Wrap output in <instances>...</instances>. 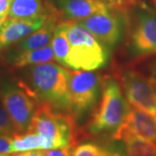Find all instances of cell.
<instances>
[{"instance_id": "7", "label": "cell", "mask_w": 156, "mask_h": 156, "mask_svg": "<svg viewBox=\"0 0 156 156\" xmlns=\"http://www.w3.org/2000/svg\"><path fill=\"white\" fill-rule=\"evenodd\" d=\"M100 89V77L96 73L88 70L70 72L69 112L74 119L83 117L94 108Z\"/></svg>"}, {"instance_id": "20", "label": "cell", "mask_w": 156, "mask_h": 156, "mask_svg": "<svg viewBox=\"0 0 156 156\" xmlns=\"http://www.w3.org/2000/svg\"><path fill=\"white\" fill-rule=\"evenodd\" d=\"M0 134H6L14 137L17 134L11 117L0 100Z\"/></svg>"}, {"instance_id": "26", "label": "cell", "mask_w": 156, "mask_h": 156, "mask_svg": "<svg viewBox=\"0 0 156 156\" xmlns=\"http://www.w3.org/2000/svg\"><path fill=\"white\" fill-rule=\"evenodd\" d=\"M149 78L156 84V59L152 62L149 68Z\"/></svg>"}, {"instance_id": "30", "label": "cell", "mask_w": 156, "mask_h": 156, "mask_svg": "<svg viewBox=\"0 0 156 156\" xmlns=\"http://www.w3.org/2000/svg\"><path fill=\"white\" fill-rule=\"evenodd\" d=\"M154 3H155V5H156V0H154Z\"/></svg>"}, {"instance_id": "14", "label": "cell", "mask_w": 156, "mask_h": 156, "mask_svg": "<svg viewBox=\"0 0 156 156\" xmlns=\"http://www.w3.org/2000/svg\"><path fill=\"white\" fill-rule=\"evenodd\" d=\"M55 60V55L51 46H45L37 50L16 51L10 50L8 61L13 67L22 69L31 65H37Z\"/></svg>"}, {"instance_id": "29", "label": "cell", "mask_w": 156, "mask_h": 156, "mask_svg": "<svg viewBox=\"0 0 156 156\" xmlns=\"http://www.w3.org/2000/svg\"><path fill=\"white\" fill-rule=\"evenodd\" d=\"M5 155V154H0V156H4Z\"/></svg>"}, {"instance_id": "28", "label": "cell", "mask_w": 156, "mask_h": 156, "mask_svg": "<svg viewBox=\"0 0 156 156\" xmlns=\"http://www.w3.org/2000/svg\"><path fill=\"white\" fill-rule=\"evenodd\" d=\"M4 156H17V154H5Z\"/></svg>"}, {"instance_id": "6", "label": "cell", "mask_w": 156, "mask_h": 156, "mask_svg": "<svg viewBox=\"0 0 156 156\" xmlns=\"http://www.w3.org/2000/svg\"><path fill=\"white\" fill-rule=\"evenodd\" d=\"M0 100L11 117L17 134L29 131L38 104L19 85L6 83L0 89Z\"/></svg>"}, {"instance_id": "12", "label": "cell", "mask_w": 156, "mask_h": 156, "mask_svg": "<svg viewBox=\"0 0 156 156\" xmlns=\"http://www.w3.org/2000/svg\"><path fill=\"white\" fill-rule=\"evenodd\" d=\"M62 16L69 21H78L110 8L103 0H56Z\"/></svg>"}, {"instance_id": "25", "label": "cell", "mask_w": 156, "mask_h": 156, "mask_svg": "<svg viewBox=\"0 0 156 156\" xmlns=\"http://www.w3.org/2000/svg\"><path fill=\"white\" fill-rule=\"evenodd\" d=\"M17 156H44V151H26L19 153Z\"/></svg>"}, {"instance_id": "2", "label": "cell", "mask_w": 156, "mask_h": 156, "mask_svg": "<svg viewBox=\"0 0 156 156\" xmlns=\"http://www.w3.org/2000/svg\"><path fill=\"white\" fill-rule=\"evenodd\" d=\"M123 11L129 55L135 59L156 55V9L140 2L134 3Z\"/></svg>"}, {"instance_id": "8", "label": "cell", "mask_w": 156, "mask_h": 156, "mask_svg": "<svg viewBox=\"0 0 156 156\" xmlns=\"http://www.w3.org/2000/svg\"><path fill=\"white\" fill-rule=\"evenodd\" d=\"M120 81L130 106L156 114V84L150 78L133 69H124Z\"/></svg>"}, {"instance_id": "4", "label": "cell", "mask_w": 156, "mask_h": 156, "mask_svg": "<svg viewBox=\"0 0 156 156\" xmlns=\"http://www.w3.org/2000/svg\"><path fill=\"white\" fill-rule=\"evenodd\" d=\"M129 108L121 85L112 77L106 78L101 85L100 103L87 126L88 133L92 135L114 134L124 122Z\"/></svg>"}, {"instance_id": "9", "label": "cell", "mask_w": 156, "mask_h": 156, "mask_svg": "<svg viewBox=\"0 0 156 156\" xmlns=\"http://www.w3.org/2000/svg\"><path fill=\"white\" fill-rule=\"evenodd\" d=\"M76 22L86 28L96 38L108 47L116 46L126 31L125 12H110L109 10L96 13Z\"/></svg>"}, {"instance_id": "15", "label": "cell", "mask_w": 156, "mask_h": 156, "mask_svg": "<svg viewBox=\"0 0 156 156\" xmlns=\"http://www.w3.org/2000/svg\"><path fill=\"white\" fill-rule=\"evenodd\" d=\"M71 156H127V154L125 147L119 143L88 141L75 147Z\"/></svg>"}, {"instance_id": "24", "label": "cell", "mask_w": 156, "mask_h": 156, "mask_svg": "<svg viewBox=\"0 0 156 156\" xmlns=\"http://www.w3.org/2000/svg\"><path fill=\"white\" fill-rule=\"evenodd\" d=\"M11 0H0V16H6L10 8Z\"/></svg>"}, {"instance_id": "1", "label": "cell", "mask_w": 156, "mask_h": 156, "mask_svg": "<svg viewBox=\"0 0 156 156\" xmlns=\"http://www.w3.org/2000/svg\"><path fill=\"white\" fill-rule=\"evenodd\" d=\"M69 78L70 72L62 66L45 62L26 68L18 85L37 103L69 111Z\"/></svg>"}, {"instance_id": "22", "label": "cell", "mask_w": 156, "mask_h": 156, "mask_svg": "<svg viewBox=\"0 0 156 156\" xmlns=\"http://www.w3.org/2000/svg\"><path fill=\"white\" fill-rule=\"evenodd\" d=\"M110 9H117L123 11L128 6L135 3V0H103Z\"/></svg>"}, {"instance_id": "21", "label": "cell", "mask_w": 156, "mask_h": 156, "mask_svg": "<svg viewBox=\"0 0 156 156\" xmlns=\"http://www.w3.org/2000/svg\"><path fill=\"white\" fill-rule=\"evenodd\" d=\"M13 137L10 135L0 134V154H11Z\"/></svg>"}, {"instance_id": "23", "label": "cell", "mask_w": 156, "mask_h": 156, "mask_svg": "<svg viewBox=\"0 0 156 156\" xmlns=\"http://www.w3.org/2000/svg\"><path fill=\"white\" fill-rule=\"evenodd\" d=\"M71 147H58L44 151V156H71Z\"/></svg>"}, {"instance_id": "10", "label": "cell", "mask_w": 156, "mask_h": 156, "mask_svg": "<svg viewBox=\"0 0 156 156\" xmlns=\"http://www.w3.org/2000/svg\"><path fill=\"white\" fill-rule=\"evenodd\" d=\"M128 134L156 142V114L130 106L124 122L112 134V138L122 140Z\"/></svg>"}, {"instance_id": "18", "label": "cell", "mask_w": 156, "mask_h": 156, "mask_svg": "<svg viewBox=\"0 0 156 156\" xmlns=\"http://www.w3.org/2000/svg\"><path fill=\"white\" fill-rule=\"evenodd\" d=\"M125 143L127 156H156V142L128 134L122 140Z\"/></svg>"}, {"instance_id": "3", "label": "cell", "mask_w": 156, "mask_h": 156, "mask_svg": "<svg viewBox=\"0 0 156 156\" xmlns=\"http://www.w3.org/2000/svg\"><path fill=\"white\" fill-rule=\"evenodd\" d=\"M69 43L67 68L76 70H96L107 64L108 47L76 21L64 22Z\"/></svg>"}, {"instance_id": "17", "label": "cell", "mask_w": 156, "mask_h": 156, "mask_svg": "<svg viewBox=\"0 0 156 156\" xmlns=\"http://www.w3.org/2000/svg\"><path fill=\"white\" fill-rule=\"evenodd\" d=\"M36 149H49L48 142L44 137L31 132L16 134L13 137L11 153H22Z\"/></svg>"}, {"instance_id": "27", "label": "cell", "mask_w": 156, "mask_h": 156, "mask_svg": "<svg viewBox=\"0 0 156 156\" xmlns=\"http://www.w3.org/2000/svg\"><path fill=\"white\" fill-rule=\"evenodd\" d=\"M6 18H7L6 16H0V26H1V24H2L5 21Z\"/></svg>"}, {"instance_id": "16", "label": "cell", "mask_w": 156, "mask_h": 156, "mask_svg": "<svg viewBox=\"0 0 156 156\" xmlns=\"http://www.w3.org/2000/svg\"><path fill=\"white\" fill-rule=\"evenodd\" d=\"M49 17L42 0H11L7 17L30 19Z\"/></svg>"}, {"instance_id": "5", "label": "cell", "mask_w": 156, "mask_h": 156, "mask_svg": "<svg viewBox=\"0 0 156 156\" xmlns=\"http://www.w3.org/2000/svg\"><path fill=\"white\" fill-rule=\"evenodd\" d=\"M28 132L44 137L49 149L72 147L76 140L74 118L56 112L45 103H38L31 126Z\"/></svg>"}, {"instance_id": "19", "label": "cell", "mask_w": 156, "mask_h": 156, "mask_svg": "<svg viewBox=\"0 0 156 156\" xmlns=\"http://www.w3.org/2000/svg\"><path fill=\"white\" fill-rule=\"evenodd\" d=\"M51 47L55 55V59L64 67H67V59L69 51V43L68 40L64 23H61L56 26L53 37L51 39Z\"/></svg>"}, {"instance_id": "11", "label": "cell", "mask_w": 156, "mask_h": 156, "mask_svg": "<svg viewBox=\"0 0 156 156\" xmlns=\"http://www.w3.org/2000/svg\"><path fill=\"white\" fill-rule=\"evenodd\" d=\"M49 17L30 19L8 18L0 26V50L11 47L18 41L41 28Z\"/></svg>"}, {"instance_id": "13", "label": "cell", "mask_w": 156, "mask_h": 156, "mask_svg": "<svg viewBox=\"0 0 156 156\" xmlns=\"http://www.w3.org/2000/svg\"><path fill=\"white\" fill-rule=\"evenodd\" d=\"M56 26V17H49L41 28L15 44L12 50L24 51L44 48L51 42Z\"/></svg>"}]
</instances>
